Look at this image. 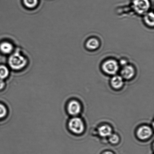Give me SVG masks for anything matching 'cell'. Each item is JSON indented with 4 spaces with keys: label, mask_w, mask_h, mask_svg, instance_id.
Instances as JSON below:
<instances>
[{
    "label": "cell",
    "mask_w": 154,
    "mask_h": 154,
    "mask_svg": "<svg viewBox=\"0 0 154 154\" xmlns=\"http://www.w3.org/2000/svg\"><path fill=\"white\" fill-rule=\"evenodd\" d=\"M9 73V70L7 67L4 66H0V79H1L7 78Z\"/></svg>",
    "instance_id": "4fadbf2b"
},
{
    "label": "cell",
    "mask_w": 154,
    "mask_h": 154,
    "mask_svg": "<svg viewBox=\"0 0 154 154\" xmlns=\"http://www.w3.org/2000/svg\"><path fill=\"white\" fill-rule=\"evenodd\" d=\"M98 131L99 135L103 137H109L112 134V129L111 127L107 125L100 127Z\"/></svg>",
    "instance_id": "ba28073f"
},
{
    "label": "cell",
    "mask_w": 154,
    "mask_h": 154,
    "mask_svg": "<svg viewBox=\"0 0 154 154\" xmlns=\"http://www.w3.org/2000/svg\"><path fill=\"white\" fill-rule=\"evenodd\" d=\"M123 79L121 76L115 75L112 78L111 83L112 86L116 89L121 88L123 85Z\"/></svg>",
    "instance_id": "9c48e42d"
},
{
    "label": "cell",
    "mask_w": 154,
    "mask_h": 154,
    "mask_svg": "<svg viewBox=\"0 0 154 154\" xmlns=\"http://www.w3.org/2000/svg\"><path fill=\"white\" fill-rule=\"evenodd\" d=\"M69 126L70 130L75 134L82 133L84 130V122L79 118L75 117L71 119Z\"/></svg>",
    "instance_id": "277c9868"
},
{
    "label": "cell",
    "mask_w": 154,
    "mask_h": 154,
    "mask_svg": "<svg viewBox=\"0 0 154 154\" xmlns=\"http://www.w3.org/2000/svg\"><path fill=\"white\" fill-rule=\"evenodd\" d=\"M7 113L5 107L2 104H0V119L5 117Z\"/></svg>",
    "instance_id": "2e32d148"
},
{
    "label": "cell",
    "mask_w": 154,
    "mask_h": 154,
    "mask_svg": "<svg viewBox=\"0 0 154 154\" xmlns=\"http://www.w3.org/2000/svg\"><path fill=\"white\" fill-rule=\"evenodd\" d=\"M100 43L98 39L92 38L88 40L86 43V46L90 50H95L99 47Z\"/></svg>",
    "instance_id": "30bf717a"
},
{
    "label": "cell",
    "mask_w": 154,
    "mask_h": 154,
    "mask_svg": "<svg viewBox=\"0 0 154 154\" xmlns=\"http://www.w3.org/2000/svg\"><path fill=\"white\" fill-rule=\"evenodd\" d=\"M132 6L137 13L143 14L148 11L150 7V3L149 0H134Z\"/></svg>",
    "instance_id": "3957f363"
},
{
    "label": "cell",
    "mask_w": 154,
    "mask_h": 154,
    "mask_svg": "<svg viewBox=\"0 0 154 154\" xmlns=\"http://www.w3.org/2000/svg\"><path fill=\"white\" fill-rule=\"evenodd\" d=\"M102 154H114L112 152L110 151H106L104 152Z\"/></svg>",
    "instance_id": "ac0fdd59"
},
{
    "label": "cell",
    "mask_w": 154,
    "mask_h": 154,
    "mask_svg": "<svg viewBox=\"0 0 154 154\" xmlns=\"http://www.w3.org/2000/svg\"><path fill=\"white\" fill-rule=\"evenodd\" d=\"M135 70L133 66L130 64H126L123 66L121 71V76L125 79H130L135 75Z\"/></svg>",
    "instance_id": "5b68a950"
},
{
    "label": "cell",
    "mask_w": 154,
    "mask_h": 154,
    "mask_svg": "<svg viewBox=\"0 0 154 154\" xmlns=\"http://www.w3.org/2000/svg\"><path fill=\"white\" fill-rule=\"evenodd\" d=\"M81 106L78 101L72 100L69 103L68 106V111L69 114L72 116L79 114L81 111Z\"/></svg>",
    "instance_id": "52a82bcc"
},
{
    "label": "cell",
    "mask_w": 154,
    "mask_h": 154,
    "mask_svg": "<svg viewBox=\"0 0 154 154\" xmlns=\"http://www.w3.org/2000/svg\"><path fill=\"white\" fill-rule=\"evenodd\" d=\"M24 4L29 8H33L37 5L38 0H23Z\"/></svg>",
    "instance_id": "5bb4252c"
},
{
    "label": "cell",
    "mask_w": 154,
    "mask_h": 154,
    "mask_svg": "<svg viewBox=\"0 0 154 154\" xmlns=\"http://www.w3.org/2000/svg\"><path fill=\"white\" fill-rule=\"evenodd\" d=\"M145 22L146 24L150 26H154V15L152 12L146 14L144 18Z\"/></svg>",
    "instance_id": "7c38bea8"
},
{
    "label": "cell",
    "mask_w": 154,
    "mask_h": 154,
    "mask_svg": "<svg viewBox=\"0 0 154 154\" xmlns=\"http://www.w3.org/2000/svg\"><path fill=\"white\" fill-rule=\"evenodd\" d=\"M109 138V141L110 143L112 144H117L119 143L120 138L119 136L116 134H112L108 137Z\"/></svg>",
    "instance_id": "9a60e30c"
},
{
    "label": "cell",
    "mask_w": 154,
    "mask_h": 154,
    "mask_svg": "<svg viewBox=\"0 0 154 154\" xmlns=\"http://www.w3.org/2000/svg\"><path fill=\"white\" fill-rule=\"evenodd\" d=\"M153 131L150 127L143 126L139 128L137 132V136L140 139L145 140L148 139L151 136Z\"/></svg>",
    "instance_id": "8992f818"
},
{
    "label": "cell",
    "mask_w": 154,
    "mask_h": 154,
    "mask_svg": "<svg viewBox=\"0 0 154 154\" xmlns=\"http://www.w3.org/2000/svg\"><path fill=\"white\" fill-rule=\"evenodd\" d=\"M5 86V83L2 79H0V90L2 89Z\"/></svg>",
    "instance_id": "e0dca14e"
},
{
    "label": "cell",
    "mask_w": 154,
    "mask_h": 154,
    "mask_svg": "<svg viewBox=\"0 0 154 154\" xmlns=\"http://www.w3.org/2000/svg\"><path fill=\"white\" fill-rule=\"evenodd\" d=\"M8 63L12 69L19 70L25 67L27 64V60L19 52H15L10 57Z\"/></svg>",
    "instance_id": "6da1fadb"
},
{
    "label": "cell",
    "mask_w": 154,
    "mask_h": 154,
    "mask_svg": "<svg viewBox=\"0 0 154 154\" xmlns=\"http://www.w3.org/2000/svg\"><path fill=\"white\" fill-rule=\"evenodd\" d=\"M119 66L117 61L114 59H109L104 62L102 65L103 71L107 74L116 75L119 70Z\"/></svg>",
    "instance_id": "7a4b0ae2"
},
{
    "label": "cell",
    "mask_w": 154,
    "mask_h": 154,
    "mask_svg": "<svg viewBox=\"0 0 154 154\" xmlns=\"http://www.w3.org/2000/svg\"><path fill=\"white\" fill-rule=\"evenodd\" d=\"M13 49V45L9 42H3L0 45V50L4 54H7L11 53Z\"/></svg>",
    "instance_id": "8fae6325"
}]
</instances>
